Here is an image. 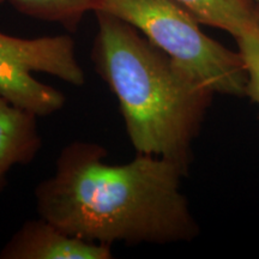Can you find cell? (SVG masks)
I'll return each instance as SVG.
<instances>
[{"mask_svg": "<svg viewBox=\"0 0 259 259\" xmlns=\"http://www.w3.org/2000/svg\"><path fill=\"white\" fill-rule=\"evenodd\" d=\"M106 157V149L92 142L63 148L53 176L35 189L38 216L108 246L174 244L199 234L181 193L183 168L153 155L137 154L125 164H108Z\"/></svg>", "mask_w": 259, "mask_h": 259, "instance_id": "1", "label": "cell"}, {"mask_svg": "<svg viewBox=\"0 0 259 259\" xmlns=\"http://www.w3.org/2000/svg\"><path fill=\"white\" fill-rule=\"evenodd\" d=\"M95 15L94 67L118 99L136 153L166 158L189 173L215 93L132 24L103 11Z\"/></svg>", "mask_w": 259, "mask_h": 259, "instance_id": "2", "label": "cell"}, {"mask_svg": "<svg viewBox=\"0 0 259 259\" xmlns=\"http://www.w3.org/2000/svg\"><path fill=\"white\" fill-rule=\"evenodd\" d=\"M97 11L134 25L215 94L246 96L247 73L239 51L204 34L199 22L177 0H103Z\"/></svg>", "mask_w": 259, "mask_h": 259, "instance_id": "3", "label": "cell"}, {"mask_svg": "<svg viewBox=\"0 0 259 259\" xmlns=\"http://www.w3.org/2000/svg\"><path fill=\"white\" fill-rule=\"evenodd\" d=\"M32 72L48 73L76 87L84 85L87 79L72 37L59 35L21 38L0 32V95L36 116L60 111L65 96L35 79Z\"/></svg>", "mask_w": 259, "mask_h": 259, "instance_id": "4", "label": "cell"}, {"mask_svg": "<svg viewBox=\"0 0 259 259\" xmlns=\"http://www.w3.org/2000/svg\"><path fill=\"white\" fill-rule=\"evenodd\" d=\"M3 259H111L112 246L67 234L38 218L25 222L0 252Z\"/></svg>", "mask_w": 259, "mask_h": 259, "instance_id": "5", "label": "cell"}, {"mask_svg": "<svg viewBox=\"0 0 259 259\" xmlns=\"http://www.w3.org/2000/svg\"><path fill=\"white\" fill-rule=\"evenodd\" d=\"M41 144L37 116L17 108L0 95V191L12 167L31 162Z\"/></svg>", "mask_w": 259, "mask_h": 259, "instance_id": "6", "label": "cell"}, {"mask_svg": "<svg viewBox=\"0 0 259 259\" xmlns=\"http://www.w3.org/2000/svg\"><path fill=\"white\" fill-rule=\"evenodd\" d=\"M200 24L225 30L233 37L259 25L257 0H177Z\"/></svg>", "mask_w": 259, "mask_h": 259, "instance_id": "7", "label": "cell"}, {"mask_svg": "<svg viewBox=\"0 0 259 259\" xmlns=\"http://www.w3.org/2000/svg\"><path fill=\"white\" fill-rule=\"evenodd\" d=\"M18 12L40 21L76 30L88 12H95L103 0H6Z\"/></svg>", "mask_w": 259, "mask_h": 259, "instance_id": "8", "label": "cell"}, {"mask_svg": "<svg viewBox=\"0 0 259 259\" xmlns=\"http://www.w3.org/2000/svg\"><path fill=\"white\" fill-rule=\"evenodd\" d=\"M234 38L247 73L246 96L259 107V25Z\"/></svg>", "mask_w": 259, "mask_h": 259, "instance_id": "9", "label": "cell"}, {"mask_svg": "<svg viewBox=\"0 0 259 259\" xmlns=\"http://www.w3.org/2000/svg\"><path fill=\"white\" fill-rule=\"evenodd\" d=\"M257 2H258V3H259V0H257Z\"/></svg>", "mask_w": 259, "mask_h": 259, "instance_id": "10", "label": "cell"}]
</instances>
